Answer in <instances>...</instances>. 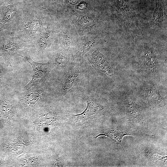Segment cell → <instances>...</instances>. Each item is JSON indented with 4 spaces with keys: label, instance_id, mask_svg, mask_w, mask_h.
<instances>
[{
    "label": "cell",
    "instance_id": "1",
    "mask_svg": "<svg viewBox=\"0 0 167 167\" xmlns=\"http://www.w3.org/2000/svg\"><path fill=\"white\" fill-rule=\"evenodd\" d=\"M82 62H72L65 72L59 75L58 92L64 96L75 88H81L86 83V67Z\"/></svg>",
    "mask_w": 167,
    "mask_h": 167
},
{
    "label": "cell",
    "instance_id": "2",
    "mask_svg": "<svg viewBox=\"0 0 167 167\" xmlns=\"http://www.w3.org/2000/svg\"><path fill=\"white\" fill-rule=\"evenodd\" d=\"M66 15L73 24L80 36L98 33L100 21L94 11L81 14L73 10H67Z\"/></svg>",
    "mask_w": 167,
    "mask_h": 167
},
{
    "label": "cell",
    "instance_id": "3",
    "mask_svg": "<svg viewBox=\"0 0 167 167\" xmlns=\"http://www.w3.org/2000/svg\"><path fill=\"white\" fill-rule=\"evenodd\" d=\"M49 14L28 13L23 19L19 32L25 37L36 36V33L41 32L45 28L50 25Z\"/></svg>",
    "mask_w": 167,
    "mask_h": 167
},
{
    "label": "cell",
    "instance_id": "4",
    "mask_svg": "<svg viewBox=\"0 0 167 167\" xmlns=\"http://www.w3.org/2000/svg\"><path fill=\"white\" fill-rule=\"evenodd\" d=\"M57 43L64 49L71 53L80 36L72 22L65 20L57 29Z\"/></svg>",
    "mask_w": 167,
    "mask_h": 167
},
{
    "label": "cell",
    "instance_id": "5",
    "mask_svg": "<svg viewBox=\"0 0 167 167\" xmlns=\"http://www.w3.org/2000/svg\"><path fill=\"white\" fill-rule=\"evenodd\" d=\"M17 55L23 57L31 65L33 70L32 78L24 87V90H28L32 88L45 84L47 76L51 71L50 62L44 63L38 62L25 55L20 54Z\"/></svg>",
    "mask_w": 167,
    "mask_h": 167
},
{
    "label": "cell",
    "instance_id": "6",
    "mask_svg": "<svg viewBox=\"0 0 167 167\" xmlns=\"http://www.w3.org/2000/svg\"><path fill=\"white\" fill-rule=\"evenodd\" d=\"M101 39V35L98 33L80 36L71 53L72 62H83L84 55L93 48Z\"/></svg>",
    "mask_w": 167,
    "mask_h": 167
},
{
    "label": "cell",
    "instance_id": "7",
    "mask_svg": "<svg viewBox=\"0 0 167 167\" xmlns=\"http://www.w3.org/2000/svg\"><path fill=\"white\" fill-rule=\"evenodd\" d=\"M49 57L51 70L56 71L59 75L66 71L72 62L71 54L58 43L50 50Z\"/></svg>",
    "mask_w": 167,
    "mask_h": 167
},
{
    "label": "cell",
    "instance_id": "8",
    "mask_svg": "<svg viewBox=\"0 0 167 167\" xmlns=\"http://www.w3.org/2000/svg\"><path fill=\"white\" fill-rule=\"evenodd\" d=\"M20 41L14 40L6 35L0 36V53L8 66H11L10 58L16 52L32 47Z\"/></svg>",
    "mask_w": 167,
    "mask_h": 167
},
{
    "label": "cell",
    "instance_id": "9",
    "mask_svg": "<svg viewBox=\"0 0 167 167\" xmlns=\"http://www.w3.org/2000/svg\"><path fill=\"white\" fill-rule=\"evenodd\" d=\"M17 11L12 0H7L0 6V36L6 34L16 18Z\"/></svg>",
    "mask_w": 167,
    "mask_h": 167
},
{
    "label": "cell",
    "instance_id": "10",
    "mask_svg": "<svg viewBox=\"0 0 167 167\" xmlns=\"http://www.w3.org/2000/svg\"><path fill=\"white\" fill-rule=\"evenodd\" d=\"M35 43L38 51L43 53L49 48L57 37V32L49 26L43 29L35 37Z\"/></svg>",
    "mask_w": 167,
    "mask_h": 167
},
{
    "label": "cell",
    "instance_id": "11",
    "mask_svg": "<svg viewBox=\"0 0 167 167\" xmlns=\"http://www.w3.org/2000/svg\"><path fill=\"white\" fill-rule=\"evenodd\" d=\"M126 109L127 120L131 122L143 124L145 122L146 118L142 107L134 102L127 99H124Z\"/></svg>",
    "mask_w": 167,
    "mask_h": 167
},
{
    "label": "cell",
    "instance_id": "12",
    "mask_svg": "<svg viewBox=\"0 0 167 167\" xmlns=\"http://www.w3.org/2000/svg\"><path fill=\"white\" fill-rule=\"evenodd\" d=\"M92 66L97 71H101L110 76H113V71L105 56L96 50L88 58Z\"/></svg>",
    "mask_w": 167,
    "mask_h": 167
},
{
    "label": "cell",
    "instance_id": "13",
    "mask_svg": "<svg viewBox=\"0 0 167 167\" xmlns=\"http://www.w3.org/2000/svg\"><path fill=\"white\" fill-rule=\"evenodd\" d=\"M141 63L143 69L149 73H153L158 68V61L153 50L145 45L141 58Z\"/></svg>",
    "mask_w": 167,
    "mask_h": 167
},
{
    "label": "cell",
    "instance_id": "14",
    "mask_svg": "<svg viewBox=\"0 0 167 167\" xmlns=\"http://www.w3.org/2000/svg\"><path fill=\"white\" fill-rule=\"evenodd\" d=\"M143 92L142 97L147 104L153 106L163 105L165 99L161 96L158 89L155 85L145 87Z\"/></svg>",
    "mask_w": 167,
    "mask_h": 167
},
{
    "label": "cell",
    "instance_id": "15",
    "mask_svg": "<svg viewBox=\"0 0 167 167\" xmlns=\"http://www.w3.org/2000/svg\"><path fill=\"white\" fill-rule=\"evenodd\" d=\"M78 96L84 99L87 104L86 109L79 115H92L100 113L104 109V106L99 101L92 95L86 94L84 96Z\"/></svg>",
    "mask_w": 167,
    "mask_h": 167
},
{
    "label": "cell",
    "instance_id": "16",
    "mask_svg": "<svg viewBox=\"0 0 167 167\" xmlns=\"http://www.w3.org/2000/svg\"><path fill=\"white\" fill-rule=\"evenodd\" d=\"M166 0H155L156 6L151 25H156L166 16Z\"/></svg>",
    "mask_w": 167,
    "mask_h": 167
},
{
    "label": "cell",
    "instance_id": "17",
    "mask_svg": "<svg viewBox=\"0 0 167 167\" xmlns=\"http://www.w3.org/2000/svg\"><path fill=\"white\" fill-rule=\"evenodd\" d=\"M103 135L110 138L118 145H120L122 147L127 156H128L126 152L122 146V141L124 136L127 135H132L131 134L126 131L116 129L109 131L104 134Z\"/></svg>",
    "mask_w": 167,
    "mask_h": 167
},
{
    "label": "cell",
    "instance_id": "18",
    "mask_svg": "<svg viewBox=\"0 0 167 167\" xmlns=\"http://www.w3.org/2000/svg\"><path fill=\"white\" fill-rule=\"evenodd\" d=\"M143 155L146 158L151 161L163 162H166L167 161L166 156L160 155L149 149L147 147H146L143 151Z\"/></svg>",
    "mask_w": 167,
    "mask_h": 167
},
{
    "label": "cell",
    "instance_id": "19",
    "mask_svg": "<svg viewBox=\"0 0 167 167\" xmlns=\"http://www.w3.org/2000/svg\"><path fill=\"white\" fill-rule=\"evenodd\" d=\"M2 81V72L1 68V65L0 64V86L1 84Z\"/></svg>",
    "mask_w": 167,
    "mask_h": 167
}]
</instances>
